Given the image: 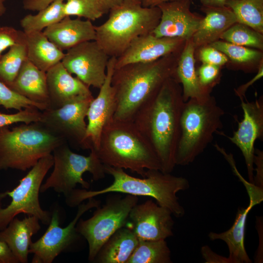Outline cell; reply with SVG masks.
<instances>
[{
    "instance_id": "1",
    "label": "cell",
    "mask_w": 263,
    "mask_h": 263,
    "mask_svg": "<svg viewBox=\"0 0 263 263\" xmlns=\"http://www.w3.org/2000/svg\"><path fill=\"white\" fill-rule=\"evenodd\" d=\"M184 102L179 83L170 77L138 110L132 120L154 150L164 173H171L176 165Z\"/></svg>"
},
{
    "instance_id": "2",
    "label": "cell",
    "mask_w": 263,
    "mask_h": 263,
    "mask_svg": "<svg viewBox=\"0 0 263 263\" xmlns=\"http://www.w3.org/2000/svg\"><path fill=\"white\" fill-rule=\"evenodd\" d=\"M104 168L106 173L113 179L112 184L98 190L74 189L65 198L69 207H77L89 198L115 192L150 197L155 199L160 206L168 208L174 216L180 218L184 215L185 210L179 201L177 193L189 188L187 178L164 173L159 169H147L145 177L140 178L131 176L122 169L105 165Z\"/></svg>"
},
{
    "instance_id": "3",
    "label": "cell",
    "mask_w": 263,
    "mask_h": 263,
    "mask_svg": "<svg viewBox=\"0 0 263 263\" xmlns=\"http://www.w3.org/2000/svg\"><path fill=\"white\" fill-rule=\"evenodd\" d=\"M176 53L153 62L114 68L111 81L116 102L114 119L132 120L138 110L163 83L174 77L179 57Z\"/></svg>"
},
{
    "instance_id": "4",
    "label": "cell",
    "mask_w": 263,
    "mask_h": 263,
    "mask_svg": "<svg viewBox=\"0 0 263 263\" xmlns=\"http://www.w3.org/2000/svg\"><path fill=\"white\" fill-rule=\"evenodd\" d=\"M95 151L104 165L128 169L142 177L147 169L161 170L154 150L132 120L113 118L104 127Z\"/></svg>"
},
{
    "instance_id": "5",
    "label": "cell",
    "mask_w": 263,
    "mask_h": 263,
    "mask_svg": "<svg viewBox=\"0 0 263 263\" xmlns=\"http://www.w3.org/2000/svg\"><path fill=\"white\" fill-rule=\"evenodd\" d=\"M109 11L108 19L95 26V40L110 57H118L134 39L151 33L161 17L158 6L144 7L132 0H123Z\"/></svg>"
},
{
    "instance_id": "6",
    "label": "cell",
    "mask_w": 263,
    "mask_h": 263,
    "mask_svg": "<svg viewBox=\"0 0 263 263\" xmlns=\"http://www.w3.org/2000/svg\"><path fill=\"white\" fill-rule=\"evenodd\" d=\"M225 113L210 95L190 98L184 102L180 119V133L176 153V165L186 166L201 154L223 127Z\"/></svg>"
},
{
    "instance_id": "7",
    "label": "cell",
    "mask_w": 263,
    "mask_h": 263,
    "mask_svg": "<svg viewBox=\"0 0 263 263\" xmlns=\"http://www.w3.org/2000/svg\"><path fill=\"white\" fill-rule=\"evenodd\" d=\"M65 143L39 122L0 127V170L26 171Z\"/></svg>"
},
{
    "instance_id": "8",
    "label": "cell",
    "mask_w": 263,
    "mask_h": 263,
    "mask_svg": "<svg viewBox=\"0 0 263 263\" xmlns=\"http://www.w3.org/2000/svg\"><path fill=\"white\" fill-rule=\"evenodd\" d=\"M53 165L52 153L41 158L14 189L0 193V230L20 213L35 216L42 224L49 225L52 213L41 208L39 193L43 179Z\"/></svg>"
},
{
    "instance_id": "9",
    "label": "cell",
    "mask_w": 263,
    "mask_h": 263,
    "mask_svg": "<svg viewBox=\"0 0 263 263\" xmlns=\"http://www.w3.org/2000/svg\"><path fill=\"white\" fill-rule=\"evenodd\" d=\"M90 150L87 156L77 154L70 150L66 143L55 149L52 152L53 170L41 185L40 192H44L52 188L66 197L77 184H80L83 188L89 189L90 183L82 177L85 172H90L94 181L104 178L106 174L104 165L95 150L92 149Z\"/></svg>"
},
{
    "instance_id": "10",
    "label": "cell",
    "mask_w": 263,
    "mask_h": 263,
    "mask_svg": "<svg viewBox=\"0 0 263 263\" xmlns=\"http://www.w3.org/2000/svg\"><path fill=\"white\" fill-rule=\"evenodd\" d=\"M138 201L136 196H113L102 206L96 207L91 218L79 219L76 230L88 242L89 262L94 261L103 244L115 231L125 226L131 209Z\"/></svg>"
},
{
    "instance_id": "11",
    "label": "cell",
    "mask_w": 263,
    "mask_h": 263,
    "mask_svg": "<svg viewBox=\"0 0 263 263\" xmlns=\"http://www.w3.org/2000/svg\"><path fill=\"white\" fill-rule=\"evenodd\" d=\"M94 98L93 95L81 96L60 108L41 111L39 122L72 146L91 150L86 138L87 124L85 119Z\"/></svg>"
},
{
    "instance_id": "12",
    "label": "cell",
    "mask_w": 263,
    "mask_h": 263,
    "mask_svg": "<svg viewBox=\"0 0 263 263\" xmlns=\"http://www.w3.org/2000/svg\"><path fill=\"white\" fill-rule=\"evenodd\" d=\"M87 203H81L74 220L65 227L59 225L57 210L52 214L49 226L44 234L37 241L32 242L29 253L33 254L32 263H51L62 252L67 249L81 236L76 230V225L83 214L93 208H96L101 201L89 198Z\"/></svg>"
},
{
    "instance_id": "13",
    "label": "cell",
    "mask_w": 263,
    "mask_h": 263,
    "mask_svg": "<svg viewBox=\"0 0 263 263\" xmlns=\"http://www.w3.org/2000/svg\"><path fill=\"white\" fill-rule=\"evenodd\" d=\"M110 57L95 40H92L67 50L61 62L86 85L100 89L106 77Z\"/></svg>"
},
{
    "instance_id": "14",
    "label": "cell",
    "mask_w": 263,
    "mask_h": 263,
    "mask_svg": "<svg viewBox=\"0 0 263 263\" xmlns=\"http://www.w3.org/2000/svg\"><path fill=\"white\" fill-rule=\"evenodd\" d=\"M171 212L152 200L136 204L131 209L130 227L139 240H160L173 235Z\"/></svg>"
},
{
    "instance_id": "15",
    "label": "cell",
    "mask_w": 263,
    "mask_h": 263,
    "mask_svg": "<svg viewBox=\"0 0 263 263\" xmlns=\"http://www.w3.org/2000/svg\"><path fill=\"white\" fill-rule=\"evenodd\" d=\"M244 117L238 122L237 130L232 136H226L241 151L246 166L249 182L254 184L255 149L257 139L263 137V100L262 97L252 102L240 99Z\"/></svg>"
},
{
    "instance_id": "16",
    "label": "cell",
    "mask_w": 263,
    "mask_h": 263,
    "mask_svg": "<svg viewBox=\"0 0 263 263\" xmlns=\"http://www.w3.org/2000/svg\"><path fill=\"white\" fill-rule=\"evenodd\" d=\"M190 0H173L159 4L160 19L151 33L158 38H192L202 18L191 12Z\"/></svg>"
},
{
    "instance_id": "17",
    "label": "cell",
    "mask_w": 263,
    "mask_h": 263,
    "mask_svg": "<svg viewBox=\"0 0 263 263\" xmlns=\"http://www.w3.org/2000/svg\"><path fill=\"white\" fill-rule=\"evenodd\" d=\"M116 57L109 58L106 77L96 98H94L89 107L87 116L86 138L91 149H97L104 127L113 118L116 108V102L112 77L115 68Z\"/></svg>"
},
{
    "instance_id": "18",
    "label": "cell",
    "mask_w": 263,
    "mask_h": 263,
    "mask_svg": "<svg viewBox=\"0 0 263 263\" xmlns=\"http://www.w3.org/2000/svg\"><path fill=\"white\" fill-rule=\"evenodd\" d=\"M185 41L180 38H158L151 33L142 35L116 57L115 69L132 63L155 61L177 52Z\"/></svg>"
},
{
    "instance_id": "19",
    "label": "cell",
    "mask_w": 263,
    "mask_h": 263,
    "mask_svg": "<svg viewBox=\"0 0 263 263\" xmlns=\"http://www.w3.org/2000/svg\"><path fill=\"white\" fill-rule=\"evenodd\" d=\"M49 108L56 109L85 96L92 95L89 87L74 77L61 62L46 72Z\"/></svg>"
},
{
    "instance_id": "20",
    "label": "cell",
    "mask_w": 263,
    "mask_h": 263,
    "mask_svg": "<svg viewBox=\"0 0 263 263\" xmlns=\"http://www.w3.org/2000/svg\"><path fill=\"white\" fill-rule=\"evenodd\" d=\"M48 38L64 51L84 42L95 40V26L92 21L79 18L72 19L65 16L61 20L43 31Z\"/></svg>"
},
{
    "instance_id": "21",
    "label": "cell",
    "mask_w": 263,
    "mask_h": 263,
    "mask_svg": "<svg viewBox=\"0 0 263 263\" xmlns=\"http://www.w3.org/2000/svg\"><path fill=\"white\" fill-rule=\"evenodd\" d=\"M39 219L28 215L20 220L14 218L3 230H0V241L7 244L19 263L28 262L32 237L40 230Z\"/></svg>"
},
{
    "instance_id": "22",
    "label": "cell",
    "mask_w": 263,
    "mask_h": 263,
    "mask_svg": "<svg viewBox=\"0 0 263 263\" xmlns=\"http://www.w3.org/2000/svg\"><path fill=\"white\" fill-rule=\"evenodd\" d=\"M180 54L174 77L182 85L184 102L190 98H201L210 95V88L200 83L195 69L194 52L196 49L192 38L185 41Z\"/></svg>"
},
{
    "instance_id": "23",
    "label": "cell",
    "mask_w": 263,
    "mask_h": 263,
    "mask_svg": "<svg viewBox=\"0 0 263 263\" xmlns=\"http://www.w3.org/2000/svg\"><path fill=\"white\" fill-rule=\"evenodd\" d=\"M202 10L206 16L202 19L198 28L192 38L196 48L209 45L218 40L224 32L237 22L235 14L227 6H203Z\"/></svg>"
},
{
    "instance_id": "24",
    "label": "cell",
    "mask_w": 263,
    "mask_h": 263,
    "mask_svg": "<svg viewBox=\"0 0 263 263\" xmlns=\"http://www.w3.org/2000/svg\"><path fill=\"white\" fill-rule=\"evenodd\" d=\"M8 87L24 97L49 108L46 72L38 68L28 59Z\"/></svg>"
},
{
    "instance_id": "25",
    "label": "cell",
    "mask_w": 263,
    "mask_h": 263,
    "mask_svg": "<svg viewBox=\"0 0 263 263\" xmlns=\"http://www.w3.org/2000/svg\"><path fill=\"white\" fill-rule=\"evenodd\" d=\"M258 204L257 202L249 200V205L246 208L238 209L234 222L229 229L222 233L210 232L208 234L211 241L221 240L226 243L229 251L228 258L231 263L252 262L245 250L244 242L248 214Z\"/></svg>"
},
{
    "instance_id": "26",
    "label": "cell",
    "mask_w": 263,
    "mask_h": 263,
    "mask_svg": "<svg viewBox=\"0 0 263 263\" xmlns=\"http://www.w3.org/2000/svg\"><path fill=\"white\" fill-rule=\"evenodd\" d=\"M138 242V239L130 227H122L103 244L93 262L127 263Z\"/></svg>"
},
{
    "instance_id": "27",
    "label": "cell",
    "mask_w": 263,
    "mask_h": 263,
    "mask_svg": "<svg viewBox=\"0 0 263 263\" xmlns=\"http://www.w3.org/2000/svg\"><path fill=\"white\" fill-rule=\"evenodd\" d=\"M27 59L46 72L61 62L65 53L51 42L42 31L24 32Z\"/></svg>"
},
{
    "instance_id": "28",
    "label": "cell",
    "mask_w": 263,
    "mask_h": 263,
    "mask_svg": "<svg viewBox=\"0 0 263 263\" xmlns=\"http://www.w3.org/2000/svg\"><path fill=\"white\" fill-rule=\"evenodd\" d=\"M237 22L263 33V0H226Z\"/></svg>"
},
{
    "instance_id": "29",
    "label": "cell",
    "mask_w": 263,
    "mask_h": 263,
    "mask_svg": "<svg viewBox=\"0 0 263 263\" xmlns=\"http://www.w3.org/2000/svg\"><path fill=\"white\" fill-rule=\"evenodd\" d=\"M171 251L165 240H139L127 263H171Z\"/></svg>"
},
{
    "instance_id": "30",
    "label": "cell",
    "mask_w": 263,
    "mask_h": 263,
    "mask_svg": "<svg viewBox=\"0 0 263 263\" xmlns=\"http://www.w3.org/2000/svg\"><path fill=\"white\" fill-rule=\"evenodd\" d=\"M64 5V0H56L38 11L37 14H29L24 16L20 20L23 31H42L59 21L65 17Z\"/></svg>"
},
{
    "instance_id": "31",
    "label": "cell",
    "mask_w": 263,
    "mask_h": 263,
    "mask_svg": "<svg viewBox=\"0 0 263 263\" xmlns=\"http://www.w3.org/2000/svg\"><path fill=\"white\" fill-rule=\"evenodd\" d=\"M27 59L25 33L21 39L0 57V81L9 87Z\"/></svg>"
},
{
    "instance_id": "32",
    "label": "cell",
    "mask_w": 263,
    "mask_h": 263,
    "mask_svg": "<svg viewBox=\"0 0 263 263\" xmlns=\"http://www.w3.org/2000/svg\"><path fill=\"white\" fill-rule=\"evenodd\" d=\"M262 34L247 26L237 22L224 32L220 38L234 44L263 50Z\"/></svg>"
},
{
    "instance_id": "33",
    "label": "cell",
    "mask_w": 263,
    "mask_h": 263,
    "mask_svg": "<svg viewBox=\"0 0 263 263\" xmlns=\"http://www.w3.org/2000/svg\"><path fill=\"white\" fill-rule=\"evenodd\" d=\"M64 13L65 16H77L93 21L107 11L98 0H66Z\"/></svg>"
},
{
    "instance_id": "34",
    "label": "cell",
    "mask_w": 263,
    "mask_h": 263,
    "mask_svg": "<svg viewBox=\"0 0 263 263\" xmlns=\"http://www.w3.org/2000/svg\"><path fill=\"white\" fill-rule=\"evenodd\" d=\"M224 54L233 62L246 64L259 60L262 53L247 47L234 44L225 41L216 40L209 44Z\"/></svg>"
},
{
    "instance_id": "35",
    "label": "cell",
    "mask_w": 263,
    "mask_h": 263,
    "mask_svg": "<svg viewBox=\"0 0 263 263\" xmlns=\"http://www.w3.org/2000/svg\"><path fill=\"white\" fill-rule=\"evenodd\" d=\"M0 106L6 109H15L18 111L22 109L34 108L43 111L48 109L43 104L34 102L15 92L0 81Z\"/></svg>"
},
{
    "instance_id": "36",
    "label": "cell",
    "mask_w": 263,
    "mask_h": 263,
    "mask_svg": "<svg viewBox=\"0 0 263 263\" xmlns=\"http://www.w3.org/2000/svg\"><path fill=\"white\" fill-rule=\"evenodd\" d=\"M41 115V111L34 108L24 109L13 114L0 112V127L19 122L29 124L39 122Z\"/></svg>"
},
{
    "instance_id": "37",
    "label": "cell",
    "mask_w": 263,
    "mask_h": 263,
    "mask_svg": "<svg viewBox=\"0 0 263 263\" xmlns=\"http://www.w3.org/2000/svg\"><path fill=\"white\" fill-rule=\"evenodd\" d=\"M199 56L202 63L220 67L228 61V58L224 54L209 45L202 47L199 51Z\"/></svg>"
},
{
    "instance_id": "38",
    "label": "cell",
    "mask_w": 263,
    "mask_h": 263,
    "mask_svg": "<svg viewBox=\"0 0 263 263\" xmlns=\"http://www.w3.org/2000/svg\"><path fill=\"white\" fill-rule=\"evenodd\" d=\"M24 32L7 26L0 25V57L2 53L18 43L23 37Z\"/></svg>"
},
{
    "instance_id": "39",
    "label": "cell",
    "mask_w": 263,
    "mask_h": 263,
    "mask_svg": "<svg viewBox=\"0 0 263 263\" xmlns=\"http://www.w3.org/2000/svg\"><path fill=\"white\" fill-rule=\"evenodd\" d=\"M220 67L202 63L197 71L200 84L204 87L210 88L218 78Z\"/></svg>"
},
{
    "instance_id": "40",
    "label": "cell",
    "mask_w": 263,
    "mask_h": 263,
    "mask_svg": "<svg viewBox=\"0 0 263 263\" xmlns=\"http://www.w3.org/2000/svg\"><path fill=\"white\" fill-rule=\"evenodd\" d=\"M201 251L202 257L206 263H231L228 257L217 254L207 245L202 246Z\"/></svg>"
},
{
    "instance_id": "41",
    "label": "cell",
    "mask_w": 263,
    "mask_h": 263,
    "mask_svg": "<svg viewBox=\"0 0 263 263\" xmlns=\"http://www.w3.org/2000/svg\"><path fill=\"white\" fill-rule=\"evenodd\" d=\"M254 163L256 165V175L254 177V184L256 186L263 187V153L259 150H255Z\"/></svg>"
},
{
    "instance_id": "42",
    "label": "cell",
    "mask_w": 263,
    "mask_h": 263,
    "mask_svg": "<svg viewBox=\"0 0 263 263\" xmlns=\"http://www.w3.org/2000/svg\"><path fill=\"white\" fill-rule=\"evenodd\" d=\"M19 262L6 243L0 241V263H19Z\"/></svg>"
},
{
    "instance_id": "43",
    "label": "cell",
    "mask_w": 263,
    "mask_h": 263,
    "mask_svg": "<svg viewBox=\"0 0 263 263\" xmlns=\"http://www.w3.org/2000/svg\"><path fill=\"white\" fill-rule=\"evenodd\" d=\"M263 64L261 63L258 69L257 74L249 81L245 84L241 85L238 89L235 90L236 95L240 98H243L245 96V93L247 89L254 82L263 77Z\"/></svg>"
},
{
    "instance_id": "44",
    "label": "cell",
    "mask_w": 263,
    "mask_h": 263,
    "mask_svg": "<svg viewBox=\"0 0 263 263\" xmlns=\"http://www.w3.org/2000/svg\"><path fill=\"white\" fill-rule=\"evenodd\" d=\"M56 0H23V6L25 10L38 11Z\"/></svg>"
},
{
    "instance_id": "45",
    "label": "cell",
    "mask_w": 263,
    "mask_h": 263,
    "mask_svg": "<svg viewBox=\"0 0 263 263\" xmlns=\"http://www.w3.org/2000/svg\"><path fill=\"white\" fill-rule=\"evenodd\" d=\"M203 6L224 7L226 6V0H200Z\"/></svg>"
},
{
    "instance_id": "46",
    "label": "cell",
    "mask_w": 263,
    "mask_h": 263,
    "mask_svg": "<svg viewBox=\"0 0 263 263\" xmlns=\"http://www.w3.org/2000/svg\"><path fill=\"white\" fill-rule=\"evenodd\" d=\"M108 12L112 8L120 4L123 0H98Z\"/></svg>"
},
{
    "instance_id": "47",
    "label": "cell",
    "mask_w": 263,
    "mask_h": 263,
    "mask_svg": "<svg viewBox=\"0 0 263 263\" xmlns=\"http://www.w3.org/2000/svg\"><path fill=\"white\" fill-rule=\"evenodd\" d=\"M171 0H143L142 5L144 7H155L162 3Z\"/></svg>"
},
{
    "instance_id": "48",
    "label": "cell",
    "mask_w": 263,
    "mask_h": 263,
    "mask_svg": "<svg viewBox=\"0 0 263 263\" xmlns=\"http://www.w3.org/2000/svg\"><path fill=\"white\" fill-rule=\"evenodd\" d=\"M7 0H0V17L5 14L6 8L5 5V2Z\"/></svg>"
},
{
    "instance_id": "49",
    "label": "cell",
    "mask_w": 263,
    "mask_h": 263,
    "mask_svg": "<svg viewBox=\"0 0 263 263\" xmlns=\"http://www.w3.org/2000/svg\"><path fill=\"white\" fill-rule=\"evenodd\" d=\"M132 1H134L135 2L140 3L142 4V2H143V0H132Z\"/></svg>"
}]
</instances>
